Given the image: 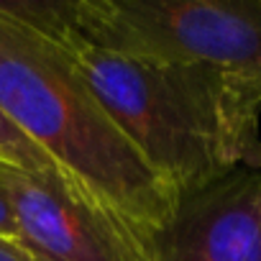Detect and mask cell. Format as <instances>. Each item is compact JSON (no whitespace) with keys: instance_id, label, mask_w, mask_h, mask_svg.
Instances as JSON below:
<instances>
[{"instance_id":"cell-8","label":"cell","mask_w":261,"mask_h":261,"mask_svg":"<svg viewBox=\"0 0 261 261\" xmlns=\"http://www.w3.org/2000/svg\"><path fill=\"white\" fill-rule=\"evenodd\" d=\"M0 261H39L31 251H26L18 241L0 236Z\"/></svg>"},{"instance_id":"cell-4","label":"cell","mask_w":261,"mask_h":261,"mask_svg":"<svg viewBox=\"0 0 261 261\" xmlns=\"http://www.w3.org/2000/svg\"><path fill=\"white\" fill-rule=\"evenodd\" d=\"M0 177L18 241L39 261H156L154 236L102 205L64 169L0 164Z\"/></svg>"},{"instance_id":"cell-5","label":"cell","mask_w":261,"mask_h":261,"mask_svg":"<svg viewBox=\"0 0 261 261\" xmlns=\"http://www.w3.org/2000/svg\"><path fill=\"white\" fill-rule=\"evenodd\" d=\"M156 261H261V172L238 169L179 200Z\"/></svg>"},{"instance_id":"cell-3","label":"cell","mask_w":261,"mask_h":261,"mask_svg":"<svg viewBox=\"0 0 261 261\" xmlns=\"http://www.w3.org/2000/svg\"><path fill=\"white\" fill-rule=\"evenodd\" d=\"M72 39L125 57L213 67L261 90V0H74Z\"/></svg>"},{"instance_id":"cell-1","label":"cell","mask_w":261,"mask_h":261,"mask_svg":"<svg viewBox=\"0 0 261 261\" xmlns=\"http://www.w3.org/2000/svg\"><path fill=\"white\" fill-rule=\"evenodd\" d=\"M105 113L182 200L238 169L261 172V90L213 67L67 41Z\"/></svg>"},{"instance_id":"cell-6","label":"cell","mask_w":261,"mask_h":261,"mask_svg":"<svg viewBox=\"0 0 261 261\" xmlns=\"http://www.w3.org/2000/svg\"><path fill=\"white\" fill-rule=\"evenodd\" d=\"M0 164H11V167H18L26 172H41V169L57 167L3 113H0Z\"/></svg>"},{"instance_id":"cell-7","label":"cell","mask_w":261,"mask_h":261,"mask_svg":"<svg viewBox=\"0 0 261 261\" xmlns=\"http://www.w3.org/2000/svg\"><path fill=\"white\" fill-rule=\"evenodd\" d=\"M0 236L18 241V228H16V220H13V207H11V197H8V190L3 185V177H0Z\"/></svg>"},{"instance_id":"cell-2","label":"cell","mask_w":261,"mask_h":261,"mask_svg":"<svg viewBox=\"0 0 261 261\" xmlns=\"http://www.w3.org/2000/svg\"><path fill=\"white\" fill-rule=\"evenodd\" d=\"M0 113L59 169L149 236L179 200L100 105L67 44L0 8Z\"/></svg>"}]
</instances>
